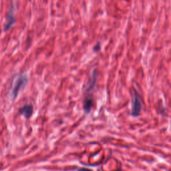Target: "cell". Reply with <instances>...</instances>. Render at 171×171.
<instances>
[{"label": "cell", "mask_w": 171, "mask_h": 171, "mask_svg": "<svg viewBox=\"0 0 171 171\" xmlns=\"http://www.w3.org/2000/svg\"><path fill=\"white\" fill-rule=\"evenodd\" d=\"M116 171H120V170H116Z\"/></svg>", "instance_id": "obj_8"}, {"label": "cell", "mask_w": 171, "mask_h": 171, "mask_svg": "<svg viewBox=\"0 0 171 171\" xmlns=\"http://www.w3.org/2000/svg\"><path fill=\"white\" fill-rule=\"evenodd\" d=\"M93 104V98L91 96H87L85 98L84 100V105H83V108H84V110L86 113H89L91 110V108L92 107Z\"/></svg>", "instance_id": "obj_5"}, {"label": "cell", "mask_w": 171, "mask_h": 171, "mask_svg": "<svg viewBox=\"0 0 171 171\" xmlns=\"http://www.w3.org/2000/svg\"><path fill=\"white\" fill-rule=\"evenodd\" d=\"M28 82V78L25 74H20L14 78L10 90V96L12 99L17 98L20 91L26 86Z\"/></svg>", "instance_id": "obj_1"}, {"label": "cell", "mask_w": 171, "mask_h": 171, "mask_svg": "<svg viewBox=\"0 0 171 171\" xmlns=\"http://www.w3.org/2000/svg\"><path fill=\"white\" fill-rule=\"evenodd\" d=\"M15 6L14 3H11V5L9 9L7 14L6 18V23L4 24L3 29L5 32L10 30L16 23V16H15Z\"/></svg>", "instance_id": "obj_2"}, {"label": "cell", "mask_w": 171, "mask_h": 171, "mask_svg": "<svg viewBox=\"0 0 171 171\" xmlns=\"http://www.w3.org/2000/svg\"><path fill=\"white\" fill-rule=\"evenodd\" d=\"M100 43H97V45H96L94 47V50L96 51V52H97L100 50Z\"/></svg>", "instance_id": "obj_6"}, {"label": "cell", "mask_w": 171, "mask_h": 171, "mask_svg": "<svg viewBox=\"0 0 171 171\" xmlns=\"http://www.w3.org/2000/svg\"><path fill=\"white\" fill-rule=\"evenodd\" d=\"M78 171H92V170L90 169H86V168H80L78 170Z\"/></svg>", "instance_id": "obj_7"}, {"label": "cell", "mask_w": 171, "mask_h": 171, "mask_svg": "<svg viewBox=\"0 0 171 171\" xmlns=\"http://www.w3.org/2000/svg\"><path fill=\"white\" fill-rule=\"evenodd\" d=\"M142 108V106L140 96L137 92H134L132 99V115L134 117L138 116L141 112Z\"/></svg>", "instance_id": "obj_3"}, {"label": "cell", "mask_w": 171, "mask_h": 171, "mask_svg": "<svg viewBox=\"0 0 171 171\" xmlns=\"http://www.w3.org/2000/svg\"><path fill=\"white\" fill-rule=\"evenodd\" d=\"M20 111L21 115H24L25 118H29L32 116L33 114V107L32 105L27 104L21 108H20Z\"/></svg>", "instance_id": "obj_4"}]
</instances>
